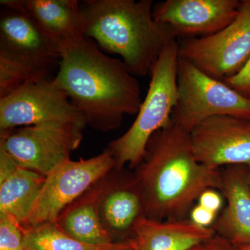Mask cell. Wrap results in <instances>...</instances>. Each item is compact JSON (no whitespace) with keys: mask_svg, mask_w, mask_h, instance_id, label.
I'll use <instances>...</instances> for the list:
<instances>
[{"mask_svg":"<svg viewBox=\"0 0 250 250\" xmlns=\"http://www.w3.org/2000/svg\"><path fill=\"white\" fill-rule=\"evenodd\" d=\"M60 52L54 80L86 125L107 132L120 127L125 115L137 114L141 87L121 59L108 57L83 35L62 43Z\"/></svg>","mask_w":250,"mask_h":250,"instance_id":"6da1fadb","label":"cell"},{"mask_svg":"<svg viewBox=\"0 0 250 250\" xmlns=\"http://www.w3.org/2000/svg\"><path fill=\"white\" fill-rule=\"evenodd\" d=\"M134 172L144 197L146 218L157 221L188 219L207 189L220 191L221 168L196 159L190 134L171 121L153 134L146 154Z\"/></svg>","mask_w":250,"mask_h":250,"instance_id":"7a4b0ae2","label":"cell"},{"mask_svg":"<svg viewBox=\"0 0 250 250\" xmlns=\"http://www.w3.org/2000/svg\"><path fill=\"white\" fill-rule=\"evenodd\" d=\"M152 0H86L80 3L82 34L121 57L135 77L150 75L159 56L178 40L153 16Z\"/></svg>","mask_w":250,"mask_h":250,"instance_id":"3957f363","label":"cell"},{"mask_svg":"<svg viewBox=\"0 0 250 250\" xmlns=\"http://www.w3.org/2000/svg\"><path fill=\"white\" fill-rule=\"evenodd\" d=\"M179 41H171L161 52L151 72L150 83L136 120L129 129L108 144L116 168L135 170L142 162L153 134L171 121L177 100Z\"/></svg>","mask_w":250,"mask_h":250,"instance_id":"277c9868","label":"cell"},{"mask_svg":"<svg viewBox=\"0 0 250 250\" xmlns=\"http://www.w3.org/2000/svg\"><path fill=\"white\" fill-rule=\"evenodd\" d=\"M178 100L171 121L190 133L212 117L230 116L250 120V101L179 57Z\"/></svg>","mask_w":250,"mask_h":250,"instance_id":"5b68a950","label":"cell"},{"mask_svg":"<svg viewBox=\"0 0 250 250\" xmlns=\"http://www.w3.org/2000/svg\"><path fill=\"white\" fill-rule=\"evenodd\" d=\"M83 126L74 123H42L0 134V147L21 167L47 177L70 159L83 139Z\"/></svg>","mask_w":250,"mask_h":250,"instance_id":"8992f818","label":"cell"},{"mask_svg":"<svg viewBox=\"0 0 250 250\" xmlns=\"http://www.w3.org/2000/svg\"><path fill=\"white\" fill-rule=\"evenodd\" d=\"M115 167L107 148L90 159L65 161L46 177L30 214L21 228L28 229L54 223L62 210Z\"/></svg>","mask_w":250,"mask_h":250,"instance_id":"52a82bcc","label":"cell"},{"mask_svg":"<svg viewBox=\"0 0 250 250\" xmlns=\"http://www.w3.org/2000/svg\"><path fill=\"white\" fill-rule=\"evenodd\" d=\"M179 41V54L200 70L223 81L239 71L250 57V0H242L236 17L213 35Z\"/></svg>","mask_w":250,"mask_h":250,"instance_id":"ba28073f","label":"cell"},{"mask_svg":"<svg viewBox=\"0 0 250 250\" xmlns=\"http://www.w3.org/2000/svg\"><path fill=\"white\" fill-rule=\"evenodd\" d=\"M52 122L86 126L54 77L31 82L0 98V134H9L17 126Z\"/></svg>","mask_w":250,"mask_h":250,"instance_id":"9c48e42d","label":"cell"},{"mask_svg":"<svg viewBox=\"0 0 250 250\" xmlns=\"http://www.w3.org/2000/svg\"><path fill=\"white\" fill-rule=\"evenodd\" d=\"M93 188L100 221L111 241L132 243L137 224L146 217L142 189L134 170L113 167Z\"/></svg>","mask_w":250,"mask_h":250,"instance_id":"30bf717a","label":"cell"},{"mask_svg":"<svg viewBox=\"0 0 250 250\" xmlns=\"http://www.w3.org/2000/svg\"><path fill=\"white\" fill-rule=\"evenodd\" d=\"M199 162L213 168L250 166V120L212 117L189 133Z\"/></svg>","mask_w":250,"mask_h":250,"instance_id":"8fae6325","label":"cell"},{"mask_svg":"<svg viewBox=\"0 0 250 250\" xmlns=\"http://www.w3.org/2000/svg\"><path fill=\"white\" fill-rule=\"evenodd\" d=\"M240 6L238 0H166L154 5L153 16L170 27L178 40L200 39L223 30Z\"/></svg>","mask_w":250,"mask_h":250,"instance_id":"7c38bea8","label":"cell"},{"mask_svg":"<svg viewBox=\"0 0 250 250\" xmlns=\"http://www.w3.org/2000/svg\"><path fill=\"white\" fill-rule=\"evenodd\" d=\"M0 47L48 72L61 58V45L21 10L1 12Z\"/></svg>","mask_w":250,"mask_h":250,"instance_id":"4fadbf2b","label":"cell"},{"mask_svg":"<svg viewBox=\"0 0 250 250\" xmlns=\"http://www.w3.org/2000/svg\"><path fill=\"white\" fill-rule=\"evenodd\" d=\"M222 187L225 205L212 228L215 234L234 246L250 244V188L247 166L221 168Z\"/></svg>","mask_w":250,"mask_h":250,"instance_id":"5bb4252c","label":"cell"},{"mask_svg":"<svg viewBox=\"0 0 250 250\" xmlns=\"http://www.w3.org/2000/svg\"><path fill=\"white\" fill-rule=\"evenodd\" d=\"M45 180V176L18 166L0 147V214L22 226Z\"/></svg>","mask_w":250,"mask_h":250,"instance_id":"9a60e30c","label":"cell"},{"mask_svg":"<svg viewBox=\"0 0 250 250\" xmlns=\"http://www.w3.org/2000/svg\"><path fill=\"white\" fill-rule=\"evenodd\" d=\"M0 4L27 13L60 45L83 35L80 2L77 0H1Z\"/></svg>","mask_w":250,"mask_h":250,"instance_id":"2e32d148","label":"cell"},{"mask_svg":"<svg viewBox=\"0 0 250 250\" xmlns=\"http://www.w3.org/2000/svg\"><path fill=\"white\" fill-rule=\"evenodd\" d=\"M215 234L189 219L157 221L144 217L137 224L134 250H189Z\"/></svg>","mask_w":250,"mask_h":250,"instance_id":"e0dca14e","label":"cell"},{"mask_svg":"<svg viewBox=\"0 0 250 250\" xmlns=\"http://www.w3.org/2000/svg\"><path fill=\"white\" fill-rule=\"evenodd\" d=\"M93 186L62 210L54 223L62 232L82 243L97 246L115 243L100 221Z\"/></svg>","mask_w":250,"mask_h":250,"instance_id":"ac0fdd59","label":"cell"},{"mask_svg":"<svg viewBox=\"0 0 250 250\" xmlns=\"http://www.w3.org/2000/svg\"><path fill=\"white\" fill-rule=\"evenodd\" d=\"M27 250H134L133 243L97 246L86 244L67 236L55 223L22 229Z\"/></svg>","mask_w":250,"mask_h":250,"instance_id":"d6986e66","label":"cell"},{"mask_svg":"<svg viewBox=\"0 0 250 250\" xmlns=\"http://www.w3.org/2000/svg\"><path fill=\"white\" fill-rule=\"evenodd\" d=\"M49 72L0 47V98L23 85L48 78Z\"/></svg>","mask_w":250,"mask_h":250,"instance_id":"ffe728a7","label":"cell"},{"mask_svg":"<svg viewBox=\"0 0 250 250\" xmlns=\"http://www.w3.org/2000/svg\"><path fill=\"white\" fill-rule=\"evenodd\" d=\"M0 250H24L22 228L3 214H0Z\"/></svg>","mask_w":250,"mask_h":250,"instance_id":"44dd1931","label":"cell"},{"mask_svg":"<svg viewBox=\"0 0 250 250\" xmlns=\"http://www.w3.org/2000/svg\"><path fill=\"white\" fill-rule=\"evenodd\" d=\"M223 82L250 101V57L239 71Z\"/></svg>","mask_w":250,"mask_h":250,"instance_id":"7402d4cb","label":"cell"},{"mask_svg":"<svg viewBox=\"0 0 250 250\" xmlns=\"http://www.w3.org/2000/svg\"><path fill=\"white\" fill-rule=\"evenodd\" d=\"M223 194L215 189H207L205 190L197 200V204L204 208L219 214L224 207Z\"/></svg>","mask_w":250,"mask_h":250,"instance_id":"603a6c76","label":"cell"},{"mask_svg":"<svg viewBox=\"0 0 250 250\" xmlns=\"http://www.w3.org/2000/svg\"><path fill=\"white\" fill-rule=\"evenodd\" d=\"M218 215L214 212L210 211L197 204L190 210L188 219L197 226L210 228L214 224Z\"/></svg>","mask_w":250,"mask_h":250,"instance_id":"cb8c5ba5","label":"cell"},{"mask_svg":"<svg viewBox=\"0 0 250 250\" xmlns=\"http://www.w3.org/2000/svg\"><path fill=\"white\" fill-rule=\"evenodd\" d=\"M189 250H236V248L230 242L227 241L218 235L199 243Z\"/></svg>","mask_w":250,"mask_h":250,"instance_id":"d4e9b609","label":"cell"},{"mask_svg":"<svg viewBox=\"0 0 250 250\" xmlns=\"http://www.w3.org/2000/svg\"><path fill=\"white\" fill-rule=\"evenodd\" d=\"M236 250H250V244L241 245L235 246Z\"/></svg>","mask_w":250,"mask_h":250,"instance_id":"484cf974","label":"cell"},{"mask_svg":"<svg viewBox=\"0 0 250 250\" xmlns=\"http://www.w3.org/2000/svg\"><path fill=\"white\" fill-rule=\"evenodd\" d=\"M247 179L250 188V166H247Z\"/></svg>","mask_w":250,"mask_h":250,"instance_id":"4316f807","label":"cell"},{"mask_svg":"<svg viewBox=\"0 0 250 250\" xmlns=\"http://www.w3.org/2000/svg\"><path fill=\"white\" fill-rule=\"evenodd\" d=\"M24 250H25V248H24Z\"/></svg>","mask_w":250,"mask_h":250,"instance_id":"83f0119b","label":"cell"}]
</instances>
